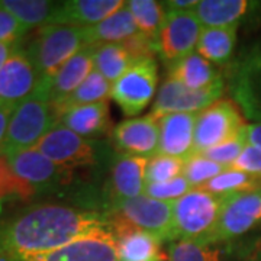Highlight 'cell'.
<instances>
[{
	"instance_id": "cell-11",
	"label": "cell",
	"mask_w": 261,
	"mask_h": 261,
	"mask_svg": "<svg viewBox=\"0 0 261 261\" xmlns=\"http://www.w3.org/2000/svg\"><path fill=\"white\" fill-rule=\"evenodd\" d=\"M47 159L64 170L94 164L93 144L60 122L35 147Z\"/></svg>"
},
{
	"instance_id": "cell-5",
	"label": "cell",
	"mask_w": 261,
	"mask_h": 261,
	"mask_svg": "<svg viewBox=\"0 0 261 261\" xmlns=\"http://www.w3.org/2000/svg\"><path fill=\"white\" fill-rule=\"evenodd\" d=\"M116 232L138 229L157 237L160 241L173 240V202L141 195L113 205Z\"/></svg>"
},
{
	"instance_id": "cell-24",
	"label": "cell",
	"mask_w": 261,
	"mask_h": 261,
	"mask_svg": "<svg viewBox=\"0 0 261 261\" xmlns=\"http://www.w3.org/2000/svg\"><path fill=\"white\" fill-rule=\"evenodd\" d=\"M118 241L119 261H166L160 252L157 237L138 229H126L115 233Z\"/></svg>"
},
{
	"instance_id": "cell-30",
	"label": "cell",
	"mask_w": 261,
	"mask_h": 261,
	"mask_svg": "<svg viewBox=\"0 0 261 261\" xmlns=\"http://www.w3.org/2000/svg\"><path fill=\"white\" fill-rule=\"evenodd\" d=\"M261 187V180L257 177H252L247 173L228 168L219 176H216L212 180H209L203 186L197 187L205 192H209L216 196H228L240 192H248Z\"/></svg>"
},
{
	"instance_id": "cell-17",
	"label": "cell",
	"mask_w": 261,
	"mask_h": 261,
	"mask_svg": "<svg viewBox=\"0 0 261 261\" xmlns=\"http://www.w3.org/2000/svg\"><path fill=\"white\" fill-rule=\"evenodd\" d=\"M199 113H167L160 118L159 152L189 159L195 151V126Z\"/></svg>"
},
{
	"instance_id": "cell-13",
	"label": "cell",
	"mask_w": 261,
	"mask_h": 261,
	"mask_svg": "<svg viewBox=\"0 0 261 261\" xmlns=\"http://www.w3.org/2000/svg\"><path fill=\"white\" fill-rule=\"evenodd\" d=\"M93 68V45H89L61 65L51 80H38L37 89L32 94L58 106L74 93Z\"/></svg>"
},
{
	"instance_id": "cell-20",
	"label": "cell",
	"mask_w": 261,
	"mask_h": 261,
	"mask_svg": "<svg viewBox=\"0 0 261 261\" xmlns=\"http://www.w3.org/2000/svg\"><path fill=\"white\" fill-rule=\"evenodd\" d=\"M58 122L83 138L106 134L111 128L108 102L68 108L58 115Z\"/></svg>"
},
{
	"instance_id": "cell-35",
	"label": "cell",
	"mask_w": 261,
	"mask_h": 261,
	"mask_svg": "<svg viewBox=\"0 0 261 261\" xmlns=\"http://www.w3.org/2000/svg\"><path fill=\"white\" fill-rule=\"evenodd\" d=\"M245 129V128H244ZM247 145V140H245V135H244V130L231 141H226L224 144H219L216 147L206 149L203 152H199V154H203L206 159L212 160L215 163L224 166V167L231 168L232 164L237 161V159L241 155L243 149Z\"/></svg>"
},
{
	"instance_id": "cell-10",
	"label": "cell",
	"mask_w": 261,
	"mask_h": 261,
	"mask_svg": "<svg viewBox=\"0 0 261 261\" xmlns=\"http://www.w3.org/2000/svg\"><path fill=\"white\" fill-rule=\"evenodd\" d=\"M23 261H119L118 241L115 233L102 225L61 248Z\"/></svg>"
},
{
	"instance_id": "cell-42",
	"label": "cell",
	"mask_w": 261,
	"mask_h": 261,
	"mask_svg": "<svg viewBox=\"0 0 261 261\" xmlns=\"http://www.w3.org/2000/svg\"><path fill=\"white\" fill-rule=\"evenodd\" d=\"M16 44H9V42H0V70L8 63L9 57L15 51Z\"/></svg>"
},
{
	"instance_id": "cell-26",
	"label": "cell",
	"mask_w": 261,
	"mask_h": 261,
	"mask_svg": "<svg viewBox=\"0 0 261 261\" xmlns=\"http://www.w3.org/2000/svg\"><path fill=\"white\" fill-rule=\"evenodd\" d=\"M135 61L122 44H100L93 45L94 70L113 84Z\"/></svg>"
},
{
	"instance_id": "cell-43",
	"label": "cell",
	"mask_w": 261,
	"mask_h": 261,
	"mask_svg": "<svg viewBox=\"0 0 261 261\" xmlns=\"http://www.w3.org/2000/svg\"><path fill=\"white\" fill-rule=\"evenodd\" d=\"M248 67L251 70L252 73H260L261 74V51L254 54V57L251 58V61L248 63Z\"/></svg>"
},
{
	"instance_id": "cell-40",
	"label": "cell",
	"mask_w": 261,
	"mask_h": 261,
	"mask_svg": "<svg viewBox=\"0 0 261 261\" xmlns=\"http://www.w3.org/2000/svg\"><path fill=\"white\" fill-rule=\"evenodd\" d=\"M244 135H245L247 144L261 149V122L247 125L244 129Z\"/></svg>"
},
{
	"instance_id": "cell-21",
	"label": "cell",
	"mask_w": 261,
	"mask_h": 261,
	"mask_svg": "<svg viewBox=\"0 0 261 261\" xmlns=\"http://www.w3.org/2000/svg\"><path fill=\"white\" fill-rule=\"evenodd\" d=\"M140 31L132 16L128 2L118 12L109 18L96 23L93 27L86 28V37L89 45L100 44H122L126 39L137 35Z\"/></svg>"
},
{
	"instance_id": "cell-23",
	"label": "cell",
	"mask_w": 261,
	"mask_h": 261,
	"mask_svg": "<svg viewBox=\"0 0 261 261\" xmlns=\"http://www.w3.org/2000/svg\"><path fill=\"white\" fill-rule=\"evenodd\" d=\"M251 5L247 0H199L195 13L203 28L238 27Z\"/></svg>"
},
{
	"instance_id": "cell-28",
	"label": "cell",
	"mask_w": 261,
	"mask_h": 261,
	"mask_svg": "<svg viewBox=\"0 0 261 261\" xmlns=\"http://www.w3.org/2000/svg\"><path fill=\"white\" fill-rule=\"evenodd\" d=\"M111 90H112V84L93 68V71L77 87L74 93L70 94L64 102L60 103L58 106H54V108H56L57 113L60 115L63 111L73 108V106L106 102V99L111 96Z\"/></svg>"
},
{
	"instance_id": "cell-18",
	"label": "cell",
	"mask_w": 261,
	"mask_h": 261,
	"mask_svg": "<svg viewBox=\"0 0 261 261\" xmlns=\"http://www.w3.org/2000/svg\"><path fill=\"white\" fill-rule=\"evenodd\" d=\"M122 0H67L58 2L49 25L89 28L109 18L125 6Z\"/></svg>"
},
{
	"instance_id": "cell-22",
	"label": "cell",
	"mask_w": 261,
	"mask_h": 261,
	"mask_svg": "<svg viewBox=\"0 0 261 261\" xmlns=\"http://www.w3.org/2000/svg\"><path fill=\"white\" fill-rule=\"evenodd\" d=\"M168 77L177 80L193 90L209 89L215 84L222 83V79L219 77L216 68L197 51L170 65Z\"/></svg>"
},
{
	"instance_id": "cell-6",
	"label": "cell",
	"mask_w": 261,
	"mask_h": 261,
	"mask_svg": "<svg viewBox=\"0 0 261 261\" xmlns=\"http://www.w3.org/2000/svg\"><path fill=\"white\" fill-rule=\"evenodd\" d=\"M159 70L152 58L138 60L112 84L111 97L123 115L135 116L141 113L155 93Z\"/></svg>"
},
{
	"instance_id": "cell-8",
	"label": "cell",
	"mask_w": 261,
	"mask_h": 261,
	"mask_svg": "<svg viewBox=\"0 0 261 261\" xmlns=\"http://www.w3.org/2000/svg\"><path fill=\"white\" fill-rule=\"evenodd\" d=\"M261 221V187L224 196V205L211 244L248 232Z\"/></svg>"
},
{
	"instance_id": "cell-2",
	"label": "cell",
	"mask_w": 261,
	"mask_h": 261,
	"mask_svg": "<svg viewBox=\"0 0 261 261\" xmlns=\"http://www.w3.org/2000/svg\"><path fill=\"white\" fill-rule=\"evenodd\" d=\"M224 205V196L192 189L173 202V240L209 244Z\"/></svg>"
},
{
	"instance_id": "cell-3",
	"label": "cell",
	"mask_w": 261,
	"mask_h": 261,
	"mask_svg": "<svg viewBox=\"0 0 261 261\" xmlns=\"http://www.w3.org/2000/svg\"><path fill=\"white\" fill-rule=\"evenodd\" d=\"M89 47L86 28L70 25H45L38 29L27 54L39 80H51L70 58Z\"/></svg>"
},
{
	"instance_id": "cell-29",
	"label": "cell",
	"mask_w": 261,
	"mask_h": 261,
	"mask_svg": "<svg viewBox=\"0 0 261 261\" xmlns=\"http://www.w3.org/2000/svg\"><path fill=\"white\" fill-rule=\"evenodd\" d=\"M132 16L138 31L154 41L159 47V38L166 20V13L163 9V3L155 0H130L128 2Z\"/></svg>"
},
{
	"instance_id": "cell-41",
	"label": "cell",
	"mask_w": 261,
	"mask_h": 261,
	"mask_svg": "<svg viewBox=\"0 0 261 261\" xmlns=\"http://www.w3.org/2000/svg\"><path fill=\"white\" fill-rule=\"evenodd\" d=\"M197 3H199L197 0H170V2H164L163 6L167 10L187 12V10H195Z\"/></svg>"
},
{
	"instance_id": "cell-38",
	"label": "cell",
	"mask_w": 261,
	"mask_h": 261,
	"mask_svg": "<svg viewBox=\"0 0 261 261\" xmlns=\"http://www.w3.org/2000/svg\"><path fill=\"white\" fill-rule=\"evenodd\" d=\"M233 170L247 173L252 177L261 180V149L252 147L250 144L245 145L241 155L232 164Z\"/></svg>"
},
{
	"instance_id": "cell-19",
	"label": "cell",
	"mask_w": 261,
	"mask_h": 261,
	"mask_svg": "<svg viewBox=\"0 0 261 261\" xmlns=\"http://www.w3.org/2000/svg\"><path fill=\"white\" fill-rule=\"evenodd\" d=\"M148 159L122 154L112 167V197L113 205L128 199L144 195L147 186L145 170Z\"/></svg>"
},
{
	"instance_id": "cell-15",
	"label": "cell",
	"mask_w": 261,
	"mask_h": 261,
	"mask_svg": "<svg viewBox=\"0 0 261 261\" xmlns=\"http://www.w3.org/2000/svg\"><path fill=\"white\" fill-rule=\"evenodd\" d=\"M39 77L27 51L18 47L0 70V105L18 106L35 92Z\"/></svg>"
},
{
	"instance_id": "cell-9",
	"label": "cell",
	"mask_w": 261,
	"mask_h": 261,
	"mask_svg": "<svg viewBox=\"0 0 261 261\" xmlns=\"http://www.w3.org/2000/svg\"><path fill=\"white\" fill-rule=\"evenodd\" d=\"M203 25L195 10H167L166 20L159 38V53L168 65L195 53Z\"/></svg>"
},
{
	"instance_id": "cell-12",
	"label": "cell",
	"mask_w": 261,
	"mask_h": 261,
	"mask_svg": "<svg viewBox=\"0 0 261 261\" xmlns=\"http://www.w3.org/2000/svg\"><path fill=\"white\" fill-rule=\"evenodd\" d=\"M224 92V83L215 84L209 89L193 90L174 79L167 80L160 87L152 113L159 118L167 113H199L219 100Z\"/></svg>"
},
{
	"instance_id": "cell-37",
	"label": "cell",
	"mask_w": 261,
	"mask_h": 261,
	"mask_svg": "<svg viewBox=\"0 0 261 261\" xmlns=\"http://www.w3.org/2000/svg\"><path fill=\"white\" fill-rule=\"evenodd\" d=\"M28 29L25 28L18 18L6 9L0 2V42L16 44Z\"/></svg>"
},
{
	"instance_id": "cell-36",
	"label": "cell",
	"mask_w": 261,
	"mask_h": 261,
	"mask_svg": "<svg viewBox=\"0 0 261 261\" xmlns=\"http://www.w3.org/2000/svg\"><path fill=\"white\" fill-rule=\"evenodd\" d=\"M193 187L187 181L183 176L173 178L166 183H149L145 186L144 195L148 197L157 199V200H164V202H174L185 196L187 192H190Z\"/></svg>"
},
{
	"instance_id": "cell-44",
	"label": "cell",
	"mask_w": 261,
	"mask_h": 261,
	"mask_svg": "<svg viewBox=\"0 0 261 261\" xmlns=\"http://www.w3.org/2000/svg\"><path fill=\"white\" fill-rule=\"evenodd\" d=\"M248 261H261V254H257L255 257H252L251 260H248Z\"/></svg>"
},
{
	"instance_id": "cell-14",
	"label": "cell",
	"mask_w": 261,
	"mask_h": 261,
	"mask_svg": "<svg viewBox=\"0 0 261 261\" xmlns=\"http://www.w3.org/2000/svg\"><path fill=\"white\" fill-rule=\"evenodd\" d=\"M112 138L116 148L123 154L151 159L159 152L160 118L149 115L126 119L115 126Z\"/></svg>"
},
{
	"instance_id": "cell-39",
	"label": "cell",
	"mask_w": 261,
	"mask_h": 261,
	"mask_svg": "<svg viewBox=\"0 0 261 261\" xmlns=\"http://www.w3.org/2000/svg\"><path fill=\"white\" fill-rule=\"evenodd\" d=\"M15 108L16 106L0 105V155H2V149H3V144H5V140H6L10 118H12V113L15 111Z\"/></svg>"
},
{
	"instance_id": "cell-4",
	"label": "cell",
	"mask_w": 261,
	"mask_h": 261,
	"mask_svg": "<svg viewBox=\"0 0 261 261\" xmlns=\"http://www.w3.org/2000/svg\"><path fill=\"white\" fill-rule=\"evenodd\" d=\"M57 123L58 113L54 105L31 94L12 113L2 155L35 148Z\"/></svg>"
},
{
	"instance_id": "cell-7",
	"label": "cell",
	"mask_w": 261,
	"mask_h": 261,
	"mask_svg": "<svg viewBox=\"0 0 261 261\" xmlns=\"http://www.w3.org/2000/svg\"><path fill=\"white\" fill-rule=\"evenodd\" d=\"M247 123L232 100L219 99L218 102L199 112L195 126V152L224 144L237 138ZM193 152V154H195Z\"/></svg>"
},
{
	"instance_id": "cell-33",
	"label": "cell",
	"mask_w": 261,
	"mask_h": 261,
	"mask_svg": "<svg viewBox=\"0 0 261 261\" xmlns=\"http://www.w3.org/2000/svg\"><path fill=\"white\" fill-rule=\"evenodd\" d=\"M219 254L209 244L199 241H177L171 244L167 261H219Z\"/></svg>"
},
{
	"instance_id": "cell-32",
	"label": "cell",
	"mask_w": 261,
	"mask_h": 261,
	"mask_svg": "<svg viewBox=\"0 0 261 261\" xmlns=\"http://www.w3.org/2000/svg\"><path fill=\"white\" fill-rule=\"evenodd\" d=\"M185 160L176 159L166 154H155L147 163L145 181L149 183H166L183 174Z\"/></svg>"
},
{
	"instance_id": "cell-31",
	"label": "cell",
	"mask_w": 261,
	"mask_h": 261,
	"mask_svg": "<svg viewBox=\"0 0 261 261\" xmlns=\"http://www.w3.org/2000/svg\"><path fill=\"white\" fill-rule=\"evenodd\" d=\"M228 167H224L212 160L206 159L203 154L195 152L189 159L185 160V167H183V177L186 178L193 189L203 186L209 180H212L221 173H224Z\"/></svg>"
},
{
	"instance_id": "cell-45",
	"label": "cell",
	"mask_w": 261,
	"mask_h": 261,
	"mask_svg": "<svg viewBox=\"0 0 261 261\" xmlns=\"http://www.w3.org/2000/svg\"><path fill=\"white\" fill-rule=\"evenodd\" d=\"M166 261H167V260H166Z\"/></svg>"
},
{
	"instance_id": "cell-1",
	"label": "cell",
	"mask_w": 261,
	"mask_h": 261,
	"mask_svg": "<svg viewBox=\"0 0 261 261\" xmlns=\"http://www.w3.org/2000/svg\"><path fill=\"white\" fill-rule=\"evenodd\" d=\"M102 225L97 214L71 206H29L0 219V261H23L54 251Z\"/></svg>"
},
{
	"instance_id": "cell-25",
	"label": "cell",
	"mask_w": 261,
	"mask_h": 261,
	"mask_svg": "<svg viewBox=\"0 0 261 261\" xmlns=\"http://www.w3.org/2000/svg\"><path fill=\"white\" fill-rule=\"evenodd\" d=\"M238 27L203 28L196 51L211 63L224 64L233 53Z\"/></svg>"
},
{
	"instance_id": "cell-34",
	"label": "cell",
	"mask_w": 261,
	"mask_h": 261,
	"mask_svg": "<svg viewBox=\"0 0 261 261\" xmlns=\"http://www.w3.org/2000/svg\"><path fill=\"white\" fill-rule=\"evenodd\" d=\"M34 187L15 174V171L10 168L6 155H0V199L8 196H18L27 199L34 195Z\"/></svg>"
},
{
	"instance_id": "cell-16",
	"label": "cell",
	"mask_w": 261,
	"mask_h": 261,
	"mask_svg": "<svg viewBox=\"0 0 261 261\" xmlns=\"http://www.w3.org/2000/svg\"><path fill=\"white\" fill-rule=\"evenodd\" d=\"M10 168L35 190H48L58 186L65 176V170L47 159L37 148L19 151L6 155Z\"/></svg>"
},
{
	"instance_id": "cell-27",
	"label": "cell",
	"mask_w": 261,
	"mask_h": 261,
	"mask_svg": "<svg viewBox=\"0 0 261 261\" xmlns=\"http://www.w3.org/2000/svg\"><path fill=\"white\" fill-rule=\"evenodd\" d=\"M2 5L12 12L27 29L49 25L58 2L48 0H2Z\"/></svg>"
}]
</instances>
